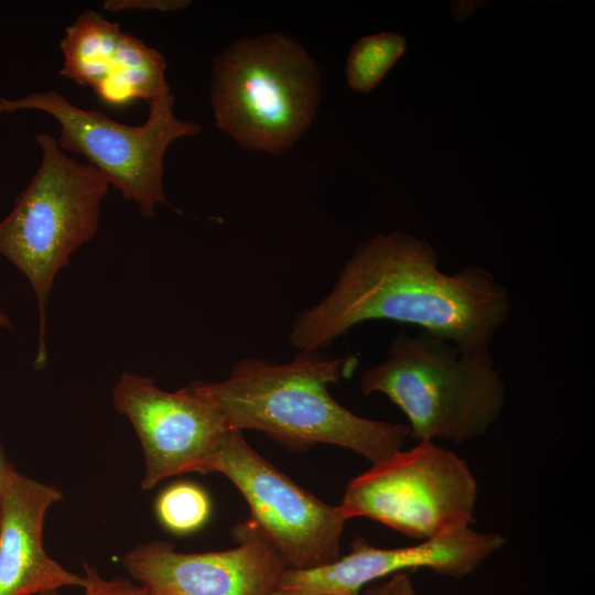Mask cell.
Instances as JSON below:
<instances>
[{
  "label": "cell",
  "mask_w": 595,
  "mask_h": 595,
  "mask_svg": "<svg viewBox=\"0 0 595 595\" xmlns=\"http://www.w3.org/2000/svg\"><path fill=\"white\" fill-rule=\"evenodd\" d=\"M509 312L508 293L491 273L476 267L444 273L426 240L392 232L355 250L332 291L296 316L289 343L317 351L356 324L390 320L465 349L488 350Z\"/></svg>",
  "instance_id": "6da1fadb"
},
{
  "label": "cell",
  "mask_w": 595,
  "mask_h": 595,
  "mask_svg": "<svg viewBox=\"0 0 595 595\" xmlns=\"http://www.w3.org/2000/svg\"><path fill=\"white\" fill-rule=\"evenodd\" d=\"M353 355L329 358L299 351L289 363L242 358L218 382L194 381V392L213 402L231 430L261 431L289 450L332 444L377 464L402 450L408 424L359 416L337 402L328 385L353 374Z\"/></svg>",
  "instance_id": "7a4b0ae2"
},
{
  "label": "cell",
  "mask_w": 595,
  "mask_h": 595,
  "mask_svg": "<svg viewBox=\"0 0 595 595\" xmlns=\"http://www.w3.org/2000/svg\"><path fill=\"white\" fill-rule=\"evenodd\" d=\"M359 385L365 396L380 392L394 403L418 442L461 444L478 437L500 416L506 400L489 349H465L426 332L399 335Z\"/></svg>",
  "instance_id": "3957f363"
},
{
  "label": "cell",
  "mask_w": 595,
  "mask_h": 595,
  "mask_svg": "<svg viewBox=\"0 0 595 595\" xmlns=\"http://www.w3.org/2000/svg\"><path fill=\"white\" fill-rule=\"evenodd\" d=\"M42 162L12 210L0 221V253L31 284L39 315L33 366L47 361L46 305L56 274L98 227L108 182L91 164L67 155L50 133H37Z\"/></svg>",
  "instance_id": "277c9868"
},
{
  "label": "cell",
  "mask_w": 595,
  "mask_h": 595,
  "mask_svg": "<svg viewBox=\"0 0 595 595\" xmlns=\"http://www.w3.org/2000/svg\"><path fill=\"white\" fill-rule=\"evenodd\" d=\"M320 97L314 61L278 32L234 42L213 65L215 125L246 149L288 151L312 125Z\"/></svg>",
  "instance_id": "5b68a950"
},
{
  "label": "cell",
  "mask_w": 595,
  "mask_h": 595,
  "mask_svg": "<svg viewBox=\"0 0 595 595\" xmlns=\"http://www.w3.org/2000/svg\"><path fill=\"white\" fill-rule=\"evenodd\" d=\"M174 100L166 86L149 102V118L141 126L78 108L55 90L31 91L17 99L0 95V113L33 109L51 115L61 126L58 147L84 155L125 199L137 204L142 217L152 218L158 204H167L163 187L166 149L202 130L175 116Z\"/></svg>",
  "instance_id": "8992f818"
},
{
  "label": "cell",
  "mask_w": 595,
  "mask_h": 595,
  "mask_svg": "<svg viewBox=\"0 0 595 595\" xmlns=\"http://www.w3.org/2000/svg\"><path fill=\"white\" fill-rule=\"evenodd\" d=\"M478 484L469 465L433 441H420L353 478L338 506L421 541L474 522Z\"/></svg>",
  "instance_id": "52a82bcc"
},
{
  "label": "cell",
  "mask_w": 595,
  "mask_h": 595,
  "mask_svg": "<svg viewBox=\"0 0 595 595\" xmlns=\"http://www.w3.org/2000/svg\"><path fill=\"white\" fill-rule=\"evenodd\" d=\"M201 474L219 473L240 491L257 523L288 569L307 570L339 559L347 521L328 505L275 468L242 436L228 430Z\"/></svg>",
  "instance_id": "ba28073f"
},
{
  "label": "cell",
  "mask_w": 595,
  "mask_h": 595,
  "mask_svg": "<svg viewBox=\"0 0 595 595\" xmlns=\"http://www.w3.org/2000/svg\"><path fill=\"white\" fill-rule=\"evenodd\" d=\"M112 401L141 443L144 490L172 476L199 473L230 430L221 411L188 386L169 392L139 374H121Z\"/></svg>",
  "instance_id": "9c48e42d"
},
{
  "label": "cell",
  "mask_w": 595,
  "mask_h": 595,
  "mask_svg": "<svg viewBox=\"0 0 595 595\" xmlns=\"http://www.w3.org/2000/svg\"><path fill=\"white\" fill-rule=\"evenodd\" d=\"M236 547L178 552L166 541H150L126 553L132 580L155 595H270L286 567L280 553L249 518L234 528Z\"/></svg>",
  "instance_id": "30bf717a"
},
{
  "label": "cell",
  "mask_w": 595,
  "mask_h": 595,
  "mask_svg": "<svg viewBox=\"0 0 595 595\" xmlns=\"http://www.w3.org/2000/svg\"><path fill=\"white\" fill-rule=\"evenodd\" d=\"M499 533L459 529L418 544L381 549L363 537L351 541V550L335 562L307 570L285 569L279 586L302 595H359L364 587L385 576L411 570L462 578L504 548Z\"/></svg>",
  "instance_id": "8fae6325"
},
{
  "label": "cell",
  "mask_w": 595,
  "mask_h": 595,
  "mask_svg": "<svg viewBox=\"0 0 595 595\" xmlns=\"http://www.w3.org/2000/svg\"><path fill=\"white\" fill-rule=\"evenodd\" d=\"M61 50L60 74L90 87L108 106L150 102L169 86L164 56L96 11L82 13L66 28Z\"/></svg>",
  "instance_id": "7c38bea8"
},
{
  "label": "cell",
  "mask_w": 595,
  "mask_h": 595,
  "mask_svg": "<svg viewBox=\"0 0 595 595\" xmlns=\"http://www.w3.org/2000/svg\"><path fill=\"white\" fill-rule=\"evenodd\" d=\"M62 491L20 474H6L0 497V595H39L85 585L83 574L66 570L43 547L45 515Z\"/></svg>",
  "instance_id": "4fadbf2b"
},
{
  "label": "cell",
  "mask_w": 595,
  "mask_h": 595,
  "mask_svg": "<svg viewBox=\"0 0 595 595\" xmlns=\"http://www.w3.org/2000/svg\"><path fill=\"white\" fill-rule=\"evenodd\" d=\"M405 50V39L382 32L359 39L347 57L346 77L350 88L368 93L383 78Z\"/></svg>",
  "instance_id": "5bb4252c"
},
{
  "label": "cell",
  "mask_w": 595,
  "mask_h": 595,
  "mask_svg": "<svg viewBox=\"0 0 595 595\" xmlns=\"http://www.w3.org/2000/svg\"><path fill=\"white\" fill-rule=\"evenodd\" d=\"M154 510L158 520L166 530L175 534H187L207 522L212 502L201 486L180 482L169 486L158 496Z\"/></svg>",
  "instance_id": "9a60e30c"
},
{
  "label": "cell",
  "mask_w": 595,
  "mask_h": 595,
  "mask_svg": "<svg viewBox=\"0 0 595 595\" xmlns=\"http://www.w3.org/2000/svg\"><path fill=\"white\" fill-rule=\"evenodd\" d=\"M85 585L82 595H155L131 577H107L87 562L83 563ZM39 595H63L60 589Z\"/></svg>",
  "instance_id": "2e32d148"
},
{
  "label": "cell",
  "mask_w": 595,
  "mask_h": 595,
  "mask_svg": "<svg viewBox=\"0 0 595 595\" xmlns=\"http://www.w3.org/2000/svg\"><path fill=\"white\" fill-rule=\"evenodd\" d=\"M190 4L183 0H107L102 7L107 11L158 10L173 11Z\"/></svg>",
  "instance_id": "e0dca14e"
},
{
  "label": "cell",
  "mask_w": 595,
  "mask_h": 595,
  "mask_svg": "<svg viewBox=\"0 0 595 595\" xmlns=\"http://www.w3.org/2000/svg\"><path fill=\"white\" fill-rule=\"evenodd\" d=\"M389 580L390 587L387 595H415L408 572L394 574Z\"/></svg>",
  "instance_id": "ac0fdd59"
},
{
  "label": "cell",
  "mask_w": 595,
  "mask_h": 595,
  "mask_svg": "<svg viewBox=\"0 0 595 595\" xmlns=\"http://www.w3.org/2000/svg\"><path fill=\"white\" fill-rule=\"evenodd\" d=\"M390 587V580L385 583L374 584L364 589L359 595H387Z\"/></svg>",
  "instance_id": "d6986e66"
},
{
  "label": "cell",
  "mask_w": 595,
  "mask_h": 595,
  "mask_svg": "<svg viewBox=\"0 0 595 595\" xmlns=\"http://www.w3.org/2000/svg\"><path fill=\"white\" fill-rule=\"evenodd\" d=\"M12 467L11 463L6 457V454L2 450V446L0 444V497H1V488L3 484L4 476L7 472Z\"/></svg>",
  "instance_id": "ffe728a7"
},
{
  "label": "cell",
  "mask_w": 595,
  "mask_h": 595,
  "mask_svg": "<svg viewBox=\"0 0 595 595\" xmlns=\"http://www.w3.org/2000/svg\"><path fill=\"white\" fill-rule=\"evenodd\" d=\"M0 328H6V329H9V331H11L13 328V325H12L10 318L1 310H0Z\"/></svg>",
  "instance_id": "44dd1931"
},
{
  "label": "cell",
  "mask_w": 595,
  "mask_h": 595,
  "mask_svg": "<svg viewBox=\"0 0 595 595\" xmlns=\"http://www.w3.org/2000/svg\"><path fill=\"white\" fill-rule=\"evenodd\" d=\"M270 595H302L295 591L284 587H277Z\"/></svg>",
  "instance_id": "7402d4cb"
}]
</instances>
